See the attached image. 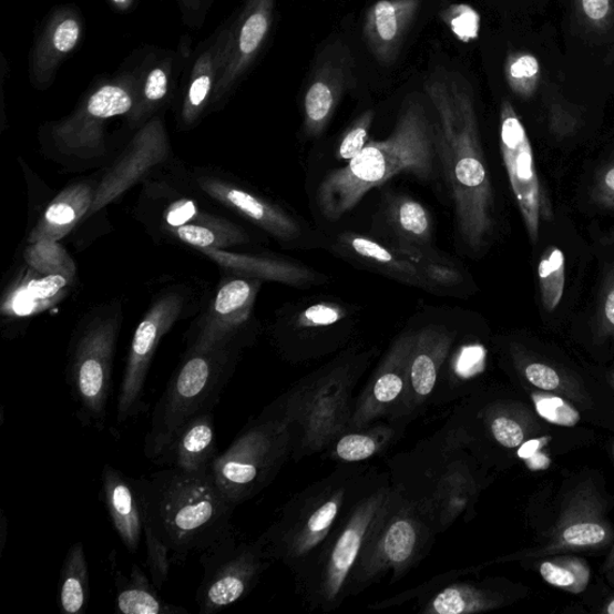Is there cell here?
I'll return each instance as SVG.
<instances>
[{
	"instance_id": "obj_1",
	"label": "cell",
	"mask_w": 614,
	"mask_h": 614,
	"mask_svg": "<svg viewBox=\"0 0 614 614\" xmlns=\"http://www.w3.org/2000/svg\"><path fill=\"white\" fill-rule=\"evenodd\" d=\"M426 91L436 114V155L454 201L458 229L463 243L478 253L492 238L495 218L473 91L452 72L432 76Z\"/></svg>"
},
{
	"instance_id": "obj_2",
	"label": "cell",
	"mask_w": 614,
	"mask_h": 614,
	"mask_svg": "<svg viewBox=\"0 0 614 614\" xmlns=\"http://www.w3.org/2000/svg\"><path fill=\"white\" fill-rule=\"evenodd\" d=\"M436 158L433 122L419 99H409L388 139L369 141L345 167L331 172L320 183L319 211L328 221L338 222L371 190L401 173L429 181Z\"/></svg>"
},
{
	"instance_id": "obj_3",
	"label": "cell",
	"mask_w": 614,
	"mask_h": 614,
	"mask_svg": "<svg viewBox=\"0 0 614 614\" xmlns=\"http://www.w3.org/2000/svg\"><path fill=\"white\" fill-rule=\"evenodd\" d=\"M150 525L174 557L202 553L231 533L234 506L212 474L194 475L174 468L135 479Z\"/></svg>"
},
{
	"instance_id": "obj_4",
	"label": "cell",
	"mask_w": 614,
	"mask_h": 614,
	"mask_svg": "<svg viewBox=\"0 0 614 614\" xmlns=\"http://www.w3.org/2000/svg\"><path fill=\"white\" fill-rule=\"evenodd\" d=\"M239 348L186 350L153 411L151 430L144 441V456L152 462L187 421L214 411L236 368Z\"/></svg>"
},
{
	"instance_id": "obj_5",
	"label": "cell",
	"mask_w": 614,
	"mask_h": 614,
	"mask_svg": "<svg viewBox=\"0 0 614 614\" xmlns=\"http://www.w3.org/2000/svg\"><path fill=\"white\" fill-rule=\"evenodd\" d=\"M121 325V309L99 313L83 321L69 350L65 375L76 417L99 431L105 428Z\"/></svg>"
},
{
	"instance_id": "obj_6",
	"label": "cell",
	"mask_w": 614,
	"mask_h": 614,
	"mask_svg": "<svg viewBox=\"0 0 614 614\" xmlns=\"http://www.w3.org/2000/svg\"><path fill=\"white\" fill-rule=\"evenodd\" d=\"M501 153L525 231L532 245H536L541 222L551 223L554 214L539 177L528 131L509 101H503L501 108Z\"/></svg>"
},
{
	"instance_id": "obj_7",
	"label": "cell",
	"mask_w": 614,
	"mask_h": 614,
	"mask_svg": "<svg viewBox=\"0 0 614 614\" xmlns=\"http://www.w3.org/2000/svg\"><path fill=\"white\" fill-rule=\"evenodd\" d=\"M185 306L186 298L183 291H166L152 305L137 327L131 342L116 405V421L120 423L137 417L143 411L144 388L157 346L182 318Z\"/></svg>"
},
{
	"instance_id": "obj_8",
	"label": "cell",
	"mask_w": 614,
	"mask_h": 614,
	"mask_svg": "<svg viewBox=\"0 0 614 614\" xmlns=\"http://www.w3.org/2000/svg\"><path fill=\"white\" fill-rule=\"evenodd\" d=\"M133 109V95L124 88L112 84L101 86L81 111L53 129L57 152L71 163L102 160L108 153L106 121Z\"/></svg>"
},
{
	"instance_id": "obj_9",
	"label": "cell",
	"mask_w": 614,
	"mask_h": 614,
	"mask_svg": "<svg viewBox=\"0 0 614 614\" xmlns=\"http://www.w3.org/2000/svg\"><path fill=\"white\" fill-rule=\"evenodd\" d=\"M203 579L196 593L199 614H215L237 604L250 590L257 555L232 533L201 553Z\"/></svg>"
},
{
	"instance_id": "obj_10",
	"label": "cell",
	"mask_w": 614,
	"mask_h": 614,
	"mask_svg": "<svg viewBox=\"0 0 614 614\" xmlns=\"http://www.w3.org/2000/svg\"><path fill=\"white\" fill-rule=\"evenodd\" d=\"M613 536L601 494L591 481L582 482L564 501L549 543L533 550L528 557L541 559L566 551L603 549Z\"/></svg>"
},
{
	"instance_id": "obj_11",
	"label": "cell",
	"mask_w": 614,
	"mask_h": 614,
	"mask_svg": "<svg viewBox=\"0 0 614 614\" xmlns=\"http://www.w3.org/2000/svg\"><path fill=\"white\" fill-rule=\"evenodd\" d=\"M262 283L237 275L223 282L208 310L190 332L187 350L241 347V335L252 318Z\"/></svg>"
},
{
	"instance_id": "obj_12",
	"label": "cell",
	"mask_w": 614,
	"mask_h": 614,
	"mask_svg": "<svg viewBox=\"0 0 614 614\" xmlns=\"http://www.w3.org/2000/svg\"><path fill=\"white\" fill-rule=\"evenodd\" d=\"M168 153L170 144L163 124L155 121L145 125L96 184L95 199L86 216L120 198L145 174L164 163Z\"/></svg>"
},
{
	"instance_id": "obj_13",
	"label": "cell",
	"mask_w": 614,
	"mask_h": 614,
	"mask_svg": "<svg viewBox=\"0 0 614 614\" xmlns=\"http://www.w3.org/2000/svg\"><path fill=\"white\" fill-rule=\"evenodd\" d=\"M196 182L211 198L247 218L272 237L284 242L300 237V226L296 218L267 199L221 178L199 175Z\"/></svg>"
},
{
	"instance_id": "obj_14",
	"label": "cell",
	"mask_w": 614,
	"mask_h": 614,
	"mask_svg": "<svg viewBox=\"0 0 614 614\" xmlns=\"http://www.w3.org/2000/svg\"><path fill=\"white\" fill-rule=\"evenodd\" d=\"M218 456L214 415L208 412L187 421L175 432L154 463L187 474L204 475L212 474Z\"/></svg>"
},
{
	"instance_id": "obj_15",
	"label": "cell",
	"mask_w": 614,
	"mask_h": 614,
	"mask_svg": "<svg viewBox=\"0 0 614 614\" xmlns=\"http://www.w3.org/2000/svg\"><path fill=\"white\" fill-rule=\"evenodd\" d=\"M422 0H378L369 8L364 37L379 63L398 60L406 34L415 22Z\"/></svg>"
},
{
	"instance_id": "obj_16",
	"label": "cell",
	"mask_w": 614,
	"mask_h": 614,
	"mask_svg": "<svg viewBox=\"0 0 614 614\" xmlns=\"http://www.w3.org/2000/svg\"><path fill=\"white\" fill-rule=\"evenodd\" d=\"M352 80V69L341 60H327L315 70L304 96V130L307 136L325 133Z\"/></svg>"
},
{
	"instance_id": "obj_17",
	"label": "cell",
	"mask_w": 614,
	"mask_h": 614,
	"mask_svg": "<svg viewBox=\"0 0 614 614\" xmlns=\"http://www.w3.org/2000/svg\"><path fill=\"white\" fill-rule=\"evenodd\" d=\"M104 501L113 529L130 553H137L143 538L144 516L135 479L105 464L101 474Z\"/></svg>"
},
{
	"instance_id": "obj_18",
	"label": "cell",
	"mask_w": 614,
	"mask_h": 614,
	"mask_svg": "<svg viewBox=\"0 0 614 614\" xmlns=\"http://www.w3.org/2000/svg\"><path fill=\"white\" fill-rule=\"evenodd\" d=\"M275 4L276 0H248L232 42L223 82L217 84V98H222L254 62L269 34Z\"/></svg>"
},
{
	"instance_id": "obj_19",
	"label": "cell",
	"mask_w": 614,
	"mask_h": 614,
	"mask_svg": "<svg viewBox=\"0 0 614 614\" xmlns=\"http://www.w3.org/2000/svg\"><path fill=\"white\" fill-rule=\"evenodd\" d=\"M96 193V185L82 182L63 190L42 214L37 226L29 234V244L40 241L60 242L90 213Z\"/></svg>"
},
{
	"instance_id": "obj_20",
	"label": "cell",
	"mask_w": 614,
	"mask_h": 614,
	"mask_svg": "<svg viewBox=\"0 0 614 614\" xmlns=\"http://www.w3.org/2000/svg\"><path fill=\"white\" fill-rule=\"evenodd\" d=\"M201 253L229 272L231 275L250 277V279L262 282H274L299 288L309 287L315 282L314 273L306 267L296 265V263L269 257L233 254L222 250V248H204Z\"/></svg>"
},
{
	"instance_id": "obj_21",
	"label": "cell",
	"mask_w": 614,
	"mask_h": 614,
	"mask_svg": "<svg viewBox=\"0 0 614 614\" xmlns=\"http://www.w3.org/2000/svg\"><path fill=\"white\" fill-rule=\"evenodd\" d=\"M389 225L398 241V252L417 262L428 258L426 248L431 244V217L421 203L411 197L392 199L388 209Z\"/></svg>"
},
{
	"instance_id": "obj_22",
	"label": "cell",
	"mask_w": 614,
	"mask_h": 614,
	"mask_svg": "<svg viewBox=\"0 0 614 614\" xmlns=\"http://www.w3.org/2000/svg\"><path fill=\"white\" fill-rule=\"evenodd\" d=\"M339 241L346 250L369 263L370 266L377 267L403 283L417 286L427 285L423 280L421 263L407 257L397 248L378 243L362 234L349 232L340 234Z\"/></svg>"
},
{
	"instance_id": "obj_23",
	"label": "cell",
	"mask_w": 614,
	"mask_h": 614,
	"mask_svg": "<svg viewBox=\"0 0 614 614\" xmlns=\"http://www.w3.org/2000/svg\"><path fill=\"white\" fill-rule=\"evenodd\" d=\"M116 611L124 614H181L185 608L174 606L160 597L152 579L143 573L140 565L133 564L127 577L115 580Z\"/></svg>"
},
{
	"instance_id": "obj_24",
	"label": "cell",
	"mask_w": 614,
	"mask_h": 614,
	"mask_svg": "<svg viewBox=\"0 0 614 614\" xmlns=\"http://www.w3.org/2000/svg\"><path fill=\"white\" fill-rule=\"evenodd\" d=\"M74 283L65 276L42 275L31 268V274L9 296L10 314L22 316L47 310L65 297Z\"/></svg>"
},
{
	"instance_id": "obj_25",
	"label": "cell",
	"mask_w": 614,
	"mask_h": 614,
	"mask_svg": "<svg viewBox=\"0 0 614 614\" xmlns=\"http://www.w3.org/2000/svg\"><path fill=\"white\" fill-rule=\"evenodd\" d=\"M90 595V566H88L83 544L76 543L65 555L57 603L63 613L81 614L88 608Z\"/></svg>"
},
{
	"instance_id": "obj_26",
	"label": "cell",
	"mask_w": 614,
	"mask_h": 614,
	"mask_svg": "<svg viewBox=\"0 0 614 614\" xmlns=\"http://www.w3.org/2000/svg\"><path fill=\"white\" fill-rule=\"evenodd\" d=\"M175 239L204 250V248H226L248 243L247 233L226 218L211 215L206 221L166 229Z\"/></svg>"
},
{
	"instance_id": "obj_27",
	"label": "cell",
	"mask_w": 614,
	"mask_h": 614,
	"mask_svg": "<svg viewBox=\"0 0 614 614\" xmlns=\"http://www.w3.org/2000/svg\"><path fill=\"white\" fill-rule=\"evenodd\" d=\"M539 573L551 586L573 594L587 590L591 567L586 561L575 555H550L541 562Z\"/></svg>"
},
{
	"instance_id": "obj_28",
	"label": "cell",
	"mask_w": 614,
	"mask_h": 614,
	"mask_svg": "<svg viewBox=\"0 0 614 614\" xmlns=\"http://www.w3.org/2000/svg\"><path fill=\"white\" fill-rule=\"evenodd\" d=\"M565 257L557 246H550L538 265V283L541 303L551 314L560 306L565 290Z\"/></svg>"
},
{
	"instance_id": "obj_29",
	"label": "cell",
	"mask_w": 614,
	"mask_h": 614,
	"mask_svg": "<svg viewBox=\"0 0 614 614\" xmlns=\"http://www.w3.org/2000/svg\"><path fill=\"white\" fill-rule=\"evenodd\" d=\"M521 370L524 378L541 391L559 393L570 400H583V393L575 379L550 364L522 357Z\"/></svg>"
},
{
	"instance_id": "obj_30",
	"label": "cell",
	"mask_w": 614,
	"mask_h": 614,
	"mask_svg": "<svg viewBox=\"0 0 614 614\" xmlns=\"http://www.w3.org/2000/svg\"><path fill=\"white\" fill-rule=\"evenodd\" d=\"M24 260L29 268L42 275H61L76 280L75 262L58 242L40 241L29 244L24 252Z\"/></svg>"
},
{
	"instance_id": "obj_31",
	"label": "cell",
	"mask_w": 614,
	"mask_h": 614,
	"mask_svg": "<svg viewBox=\"0 0 614 614\" xmlns=\"http://www.w3.org/2000/svg\"><path fill=\"white\" fill-rule=\"evenodd\" d=\"M536 416L530 409L521 407L513 413L495 417L491 422V431L495 441L509 449L528 443L541 430Z\"/></svg>"
},
{
	"instance_id": "obj_32",
	"label": "cell",
	"mask_w": 614,
	"mask_h": 614,
	"mask_svg": "<svg viewBox=\"0 0 614 614\" xmlns=\"http://www.w3.org/2000/svg\"><path fill=\"white\" fill-rule=\"evenodd\" d=\"M504 74L510 90L529 99L536 91L540 80V64L531 53L516 52L508 57Z\"/></svg>"
},
{
	"instance_id": "obj_33",
	"label": "cell",
	"mask_w": 614,
	"mask_h": 614,
	"mask_svg": "<svg viewBox=\"0 0 614 614\" xmlns=\"http://www.w3.org/2000/svg\"><path fill=\"white\" fill-rule=\"evenodd\" d=\"M546 110L549 129L555 139L565 140L577 133L582 123V113L559 93H549Z\"/></svg>"
},
{
	"instance_id": "obj_34",
	"label": "cell",
	"mask_w": 614,
	"mask_h": 614,
	"mask_svg": "<svg viewBox=\"0 0 614 614\" xmlns=\"http://www.w3.org/2000/svg\"><path fill=\"white\" fill-rule=\"evenodd\" d=\"M532 400L536 415L548 422L565 428L577 426V409L561 395L540 390L532 393Z\"/></svg>"
},
{
	"instance_id": "obj_35",
	"label": "cell",
	"mask_w": 614,
	"mask_h": 614,
	"mask_svg": "<svg viewBox=\"0 0 614 614\" xmlns=\"http://www.w3.org/2000/svg\"><path fill=\"white\" fill-rule=\"evenodd\" d=\"M143 538L145 550H147V565L151 579L154 586L160 591L164 587L170 574L171 552L147 524H144Z\"/></svg>"
},
{
	"instance_id": "obj_36",
	"label": "cell",
	"mask_w": 614,
	"mask_h": 614,
	"mask_svg": "<svg viewBox=\"0 0 614 614\" xmlns=\"http://www.w3.org/2000/svg\"><path fill=\"white\" fill-rule=\"evenodd\" d=\"M442 19L462 42H471L478 39L480 32V14L468 4H452L442 12Z\"/></svg>"
},
{
	"instance_id": "obj_37",
	"label": "cell",
	"mask_w": 614,
	"mask_h": 614,
	"mask_svg": "<svg viewBox=\"0 0 614 614\" xmlns=\"http://www.w3.org/2000/svg\"><path fill=\"white\" fill-rule=\"evenodd\" d=\"M375 120V112L369 110L358 116L344 134L338 152L339 160L347 161L355 158L369 142V134Z\"/></svg>"
},
{
	"instance_id": "obj_38",
	"label": "cell",
	"mask_w": 614,
	"mask_h": 614,
	"mask_svg": "<svg viewBox=\"0 0 614 614\" xmlns=\"http://www.w3.org/2000/svg\"><path fill=\"white\" fill-rule=\"evenodd\" d=\"M417 535L412 524L408 521L393 523L386 538V552L395 563H401L411 557Z\"/></svg>"
},
{
	"instance_id": "obj_39",
	"label": "cell",
	"mask_w": 614,
	"mask_h": 614,
	"mask_svg": "<svg viewBox=\"0 0 614 614\" xmlns=\"http://www.w3.org/2000/svg\"><path fill=\"white\" fill-rule=\"evenodd\" d=\"M596 327L598 335L614 342V268L604 276L601 297H598Z\"/></svg>"
},
{
	"instance_id": "obj_40",
	"label": "cell",
	"mask_w": 614,
	"mask_h": 614,
	"mask_svg": "<svg viewBox=\"0 0 614 614\" xmlns=\"http://www.w3.org/2000/svg\"><path fill=\"white\" fill-rule=\"evenodd\" d=\"M591 198L597 207L614 212V154L596 172Z\"/></svg>"
},
{
	"instance_id": "obj_41",
	"label": "cell",
	"mask_w": 614,
	"mask_h": 614,
	"mask_svg": "<svg viewBox=\"0 0 614 614\" xmlns=\"http://www.w3.org/2000/svg\"><path fill=\"white\" fill-rule=\"evenodd\" d=\"M346 317L342 306L332 303H319L307 307L299 315V325L303 327H327L338 324Z\"/></svg>"
},
{
	"instance_id": "obj_42",
	"label": "cell",
	"mask_w": 614,
	"mask_h": 614,
	"mask_svg": "<svg viewBox=\"0 0 614 614\" xmlns=\"http://www.w3.org/2000/svg\"><path fill=\"white\" fill-rule=\"evenodd\" d=\"M437 369L436 361L429 352H420L412 364V382L416 391L420 395H428L436 385Z\"/></svg>"
},
{
	"instance_id": "obj_43",
	"label": "cell",
	"mask_w": 614,
	"mask_h": 614,
	"mask_svg": "<svg viewBox=\"0 0 614 614\" xmlns=\"http://www.w3.org/2000/svg\"><path fill=\"white\" fill-rule=\"evenodd\" d=\"M360 549V536L355 530H347L332 552V563L336 570L345 575L352 566Z\"/></svg>"
},
{
	"instance_id": "obj_44",
	"label": "cell",
	"mask_w": 614,
	"mask_h": 614,
	"mask_svg": "<svg viewBox=\"0 0 614 614\" xmlns=\"http://www.w3.org/2000/svg\"><path fill=\"white\" fill-rule=\"evenodd\" d=\"M421 272L428 286L452 287L461 282V274L457 268L428 258L421 262Z\"/></svg>"
},
{
	"instance_id": "obj_45",
	"label": "cell",
	"mask_w": 614,
	"mask_h": 614,
	"mask_svg": "<svg viewBox=\"0 0 614 614\" xmlns=\"http://www.w3.org/2000/svg\"><path fill=\"white\" fill-rule=\"evenodd\" d=\"M336 451H338V454L342 460L356 462L369 459L373 456L376 444L369 437L349 434L342 438Z\"/></svg>"
},
{
	"instance_id": "obj_46",
	"label": "cell",
	"mask_w": 614,
	"mask_h": 614,
	"mask_svg": "<svg viewBox=\"0 0 614 614\" xmlns=\"http://www.w3.org/2000/svg\"><path fill=\"white\" fill-rule=\"evenodd\" d=\"M583 18L597 28L606 27L614 17V0H575Z\"/></svg>"
},
{
	"instance_id": "obj_47",
	"label": "cell",
	"mask_w": 614,
	"mask_h": 614,
	"mask_svg": "<svg viewBox=\"0 0 614 614\" xmlns=\"http://www.w3.org/2000/svg\"><path fill=\"white\" fill-rule=\"evenodd\" d=\"M81 35L80 23L66 19L58 24L52 35V45L57 54H68L75 49Z\"/></svg>"
},
{
	"instance_id": "obj_48",
	"label": "cell",
	"mask_w": 614,
	"mask_h": 614,
	"mask_svg": "<svg viewBox=\"0 0 614 614\" xmlns=\"http://www.w3.org/2000/svg\"><path fill=\"white\" fill-rule=\"evenodd\" d=\"M168 90V78L164 69L157 68L151 71V74L144 85V101L149 105H154L163 100Z\"/></svg>"
},
{
	"instance_id": "obj_49",
	"label": "cell",
	"mask_w": 614,
	"mask_h": 614,
	"mask_svg": "<svg viewBox=\"0 0 614 614\" xmlns=\"http://www.w3.org/2000/svg\"><path fill=\"white\" fill-rule=\"evenodd\" d=\"M465 602L461 593L456 589H448L438 594L433 607L440 614H459L465 611Z\"/></svg>"
},
{
	"instance_id": "obj_50",
	"label": "cell",
	"mask_w": 614,
	"mask_h": 614,
	"mask_svg": "<svg viewBox=\"0 0 614 614\" xmlns=\"http://www.w3.org/2000/svg\"><path fill=\"white\" fill-rule=\"evenodd\" d=\"M402 387V379L397 373H387L378 379L375 397L378 401L390 402L399 397Z\"/></svg>"
},
{
	"instance_id": "obj_51",
	"label": "cell",
	"mask_w": 614,
	"mask_h": 614,
	"mask_svg": "<svg viewBox=\"0 0 614 614\" xmlns=\"http://www.w3.org/2000/svg\"><path fill=\"white\" fill-rule=\"evenodd\" d=\"M338 514V505L334 502H328L320 506L309 521V529L314 533H319L329 528L334 519Z\"/></svg>"
},
{
	"instance_id": "obj_52",
	"label": "cell",
	"mask_w": 614,
	"mask_h": 614,
	"mask_svg": "<svg viewBox=\"0 0 614 614\" xmlns=\"http://www.w3.org/2000/svg\"><path fill=\"white\" fill-rule=\"evenodd\" d=\"M604 612L608 614H614V598L607 604V606L604 608Z\"/></svg>"
},
{
	"instance_id": "obj_53",
	"label": "cell",
	"mask_w": 614,
	"mask_h": 614,
	"mask_svg": "<svg viewBox=\"0 0 614 614\" xmlns=\"http://www.w3.org/2000/svg\"><path fill=\"white\" fill-rule=\"evenodd\" d=\"M112 2L116 6H124L129 2V0H112Z\"/></svg>"
},
{
	"instance_id": "obj_54",
	"label": "cell",
	"mask_w": 614,
	"mask_h": 614,
	"mask_svg": "<svg viewBox=\"0 0 614 614\" xmlns=\"http://www.w3.org/2000/svg\"><path fill=\"white\" fill-rule=\"evenodd\" d=\"M612 385H613V387H614V375H613V379H612Z\"/></svg>"
},
{
	"instance_id": "obj_55",
	"label": "cell",
	"mask_w": 614,
	"mask_h": 614,
	"mask_svg": "<svg viewBox=\"0 0 614 614\" xmlns=\"http://www.w3.org/2000/svg\"><path fill=\"white\" fill-rule=\"evenodd\" d=\"M612 554H614V551L612 552Z\"/></svg>"
}]
</instances>
